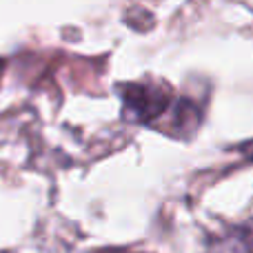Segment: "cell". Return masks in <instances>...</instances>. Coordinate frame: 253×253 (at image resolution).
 Listing matches in <instances>:
<instances>
[{
    "label": "cell",
    "instance_id": "obj_1",
    "mask_svg": "<svg viewBox=\"0 0 253 253\" xmlns=\"http://www.w3.org/2000/svg\"><path fill=\"white\" fill-rule=\"evenodd\" d=\"M120 93H123V114L131 123H153L171 105V93L153 84H123Z\"/></svg>",
    "mask_w": 253,
    "mask_h": 253
},
{
    "label": "cell",
    "instance_id": "obj_2",
    "mask_svg": "<svg viewBox=\"0 0 253 253\" xmlns=\"http://www.w3.org/2000/svg\"><path fill=\"white\" fill-rule=\"evenodd\" d=\"M209 253H253V220L231 227L227 233L213 238Z\"/></svg>",
    "mask_w": 253,
    "mask_h": 253
},
{
    "label": "cell",
    "instance_id": "obj_3",
    "mask_svg": "<svg viewBox=\"0 0 253 253\" xmlns=\"http://www.w3.org/2000/svg\"><path fill=\"white\" fill-rule=\"evenodd\" d=\"M98 253H129V251H118V249H107V251H98Z\"/></svg>",
    "mask_w": 253,
    "mask_h": 253
}]
</instances>
